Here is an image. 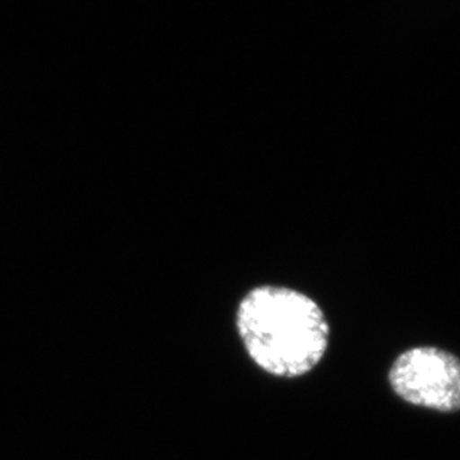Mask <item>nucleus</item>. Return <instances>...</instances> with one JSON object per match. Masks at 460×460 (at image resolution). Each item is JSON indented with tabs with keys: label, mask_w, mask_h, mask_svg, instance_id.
Wrapping results in <instances>:
<instances>
[{
	"label": "nucleus",
	"mask_w": 460,
	"mask_h": 460,
	"mask_svg": "<svg viewBox=\"0 0 460 460\" xmlns=\"http://www.w3.org/2000/svg\"><path fill=\"white\" fill-rule=\"evenodd\" d=\"M234 324L248 358L272 376H306L328 351L331 328L323 310L295 288H252L239 301Z\"/></svg>",
	"instance_id": "obj_1"
},
{
	"label": "nucleus",
	"mask_w": 460,
	"mask_h": 460,
	"mask_svg": "<svg viewBox=\"0 0 460 460\" xmlns=\"http://www.w3.org/2000/svg\"><path fill=\"white\" fill-rule=\"evenodd\" d=\"M389 385L405 402L434 411H460V358L447 349L421 345L399 354Z\"/></svg>",
	"instance_id": "obj_2"
}]
</instances>
